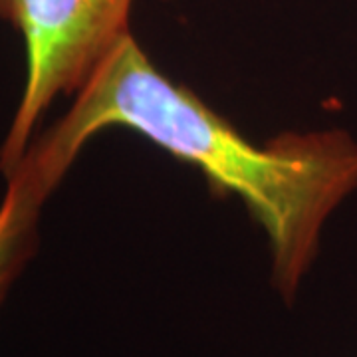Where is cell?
Returning a JSON list of instances; mask_svg holds the SVG:
<instances>
[{"mask_svg": "<svg viewBox=\"0 0 357 357\" xmlns=\"http://www.w3.org/2000/svg\"><path fill=\"white\" fill-rule=\"evenodd\" d=\"M128 128L204 173L215 195H236L264 229L272 284L292 304L318 255L326 218L357 189V141L340 129L284 133L252 145L192 91L163 76L133 34L123 38L68 114L24 155L52 189L96 133Z\"/></svg>", "mask_w": 357, "mask_h": 357, "instance_id": "1", "label": "cell"}, {"mask_svg": "<svg viewBox=\"0 0 357 357\" xmlns=\"http://www.w3.org/2000/svg\"><path fill=\"white\" fill-rule=\"evenodd\" d=\"M135 0H0V20L20 34L26 77L20 103L0 143L8 177L24 159L44 112L60 96L77 93L131 34Z\"/></svg>", "mask_w": 357, "mask_h": 357, "instance_id": "2", "label": "cell"}, {"mask_svg": "<svg viewBox=\"0 0 357 357\" xmlns=\"http://www.w3.org/2000/svg\"><path fill=\"white\" fill-rule=\"evenodd\" d=\"M6 181V195L0 203V307L38 250L40 211L54 192L26 161Z\"/></svg>", "mask_w": 357, "mask_h": 357, "instance_id": "3", "label": "cell"}]
</instances>
